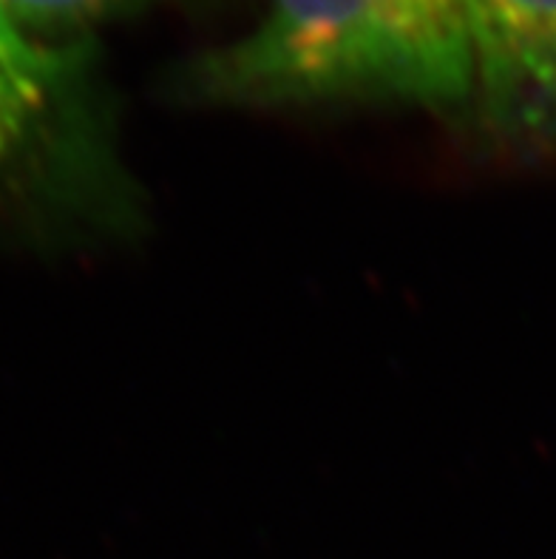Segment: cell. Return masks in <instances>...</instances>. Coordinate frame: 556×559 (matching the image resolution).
Returning <instances> with one entry per match:
<instances>
[{
    "mask_svg": "<svg viewBox=\"0 0 556 559\" xmlns=\"http://www.w3.org/2000/svg\"><path fill=\"white\" fill-rule=\"evenodd\" d=\"M465 7L480 117L511 140H556V0H465Z\"/></svg>",
    "mask_w": 556,
    "mask_h": 559,
    "instance_id": "7a4b0ae2",
    "label": "cell"
},
{
    "mask_svg": "<svg viewBox=\"0 0 556 559\" xmlns=\"http://www.w3.org/2000/svg\"><path fill=\"white\" fill-rule=\"evenodd\" d=\"M149 3L151 0H7L14 17L32 35L49 43L117 21Z\"/></svg>",
    "mask_w": 556,
    "mask_h": 559,
    "instance_id": "277c9868",
    "label": "cell"
},
{
    "mask_svg": "<svg viewBox=\"0 0 556 559\" xmlns=\"http://www.w3.org/2000/svg\"><path fill=\"white\" fill-rule=\"evenodd\" d=\"M66 78V51L32 35L0 0V168L32 136Z\"/></svg>",
    "mask_w": 556,
    "mask_h": 559,
    "instance_id": "3957f363",
    "label": "cell"
},
{
    "mask_svg": "<svg viewBox=\"0 0 556 559\" xmlns=\"http://www.w3.org/2000/svg\"><path fill=\"white\" fill-rule=\"evenodd\" d=\"M185 94L211 106H474L465 0H268L250 32L197 57Z\"/></svg>",
    "mask_w": 556,
    "mask_h": 559,
    "instance_id": "6da1fadb",
    "label": "cell"
}]
</instances>
